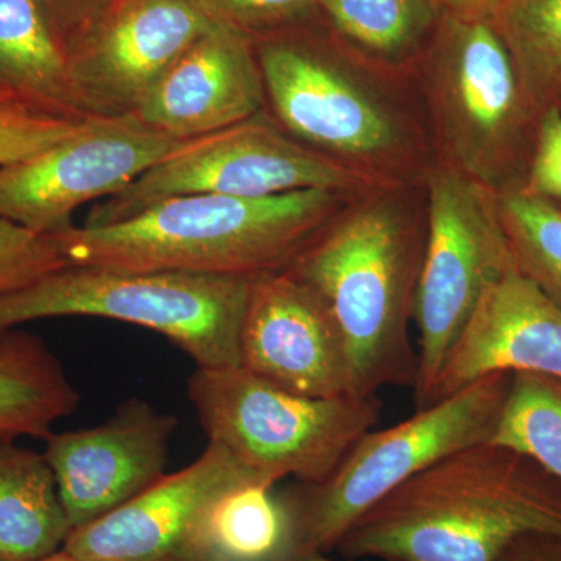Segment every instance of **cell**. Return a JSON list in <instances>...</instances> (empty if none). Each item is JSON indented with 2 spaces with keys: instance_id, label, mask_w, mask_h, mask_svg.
<instances>
[{
  "instance_id": "cell-23",
  "label": "cell",
  "mask_w": 561,
  "mask_h": 561,
  "mask_svg": "<svg viewBox=\"0 0 561 561\" xmlns=\"http://www.w3.org/2000/svg\"><path fill=\"white\" fill-rule=\"evenodd\" d=\"M493 21L538 116L561 108V0H502Z\"/></svg>"
},
{
  "instance_id": "cell-11",
  "label": "cell",
  "mask_w": 561,
  "mask_h": 561,
  "mask_svg": "<svg viewBox=\"0 0 561 561\" xmlns=\"http://www.w3.org/2000/svg\"><path fill=\"white\" fill-rule=\"evenodd\" d=\"M181 140L135 116L95 117L68 138L0 168V217L36 234L76 227L80 206L125 190Z\"/></svg>"
},
{
  "instance_id": "cell-21",
  "label": "cell",
  "mask_w": 561,
  "mask_h": 561,
  "mask_svg": "<svg viewBox=\"0 0 561 561\" xmlns=\"http://www.w3.org/2000/svg\"><path fill=\"white\" fill-rule=\"evenodd\" d=\"M328 28L360 58L413 76L442 20L438 0H317Z\"/></svg>"
},
{
  "instance_id": "cell-36",
  "label": "cell",
  "mask_w": 561,
  "mask_h": 561,
  "mask_svg": "<svg viewBox=\"0 0 561 561\" xmlns=\"http://www.w3.org/2000/svg\"><path fill=\"white\" fill-rule=\"evenodd\" d=\"M0 102H2V101H0Z\"/></svg>"
},
{
  "instance_id": "cell-5",
  "label": "cell",
  "mask_w": 561,
  "mask_h": 561,
  "mask_svg": "<svg viewBox=\"0 0 561 561\" xmlns=\"http://www.w3.org/2000/svg\"><path fill=\"white\" fill-rule=\"evenodd\" d=\"M413 80L435 161L497 197L522 190L540 116L493 18L443 10Z\"/></svg>"
},
{
  "instance_id": "cell-7",
  "label": "cell",
  "mask_w": 561,
  "mask_h": 561,
  "mask_svg": "<svg viewBox=\"0 0 561 561\" xmlns=\"http://www.w3.org/2000/svg\"><path fill=\"white\" fill-rule=\"evenodd\" d=\"M511 373H496L411 419L370 431L323 481L300 483L279 497L286 538L295 551H335L343 535L362 515L438 460L493 437Z\"/></svg>"
},
{
  "instance_id": "cell-33",
  "label": "cell",
  "mask_w": 561,
  "mask_h": 561,
  "mask_svg": "<svg viewBox=\"0 0 561 561\" xmlns=\"http://www.w3.org/2000/svg\"><path fill=\"white\" fill-rule=\"evenodd\" d=\"M41 561H81L73 559V557L68 556L66 552H57L54 556L47 557V559ZM142 561H216L210 560L209 557L203 556V553L186 551V552H176L171 553V556L158 557V559L151 560H142Z\"/></svg>"
},
{
  "instance_id": "cell-24",
  "label": "cell",
  "mask_w": 561,
  "mask_h": 561,
  "mask_svg": "<svg viewBox=\"0 0 561 561\" xmlns=\"http://www.w3.org/2000/svg\"><path fill=\"white\" fill-rule=\"evenodd\" d=\"M490 443L529 457L561 483V379L515 373Z\"/></svg>"
},
{
  "instance_id": "cell-6",
  "label": "cell",
  "mask_w": 561,
  "mask_h": 561,
  "mask_svg": "<svg viewBox=\"0 0 561 561\" xmlns=\"http://www.w3.org/2000/svg\"><path fill=\"white\" fill-rule=\"evenodd\" d=\"M253 278L66 265L0 295V334L61 317H95L169 339L197 368L241 367L239 334Z\"/></svg>"
},
{
  "instance_id": "cell-27",
  "label": "cell",
  "mask_w": 561,
  "mask_h": 561,
  "mask_svg": "<svg viewBox=\"0 0 561 561\" xmlns=\"http://www.w3.org/2000/svg\"><path fill=\"white\" fill-rule=\"evenodd\" d=\"M87 122L50 116L21 103L0 102V168L68 138Z\"/></svg>"
},
{
  "instance_id": "cell-14",
  "label": "cell",
  "mask_w": 561,
  "mask_h": 561,
  "mask_svg": "<svg viewBox=\"0 0 561 561\" xmlns=\"http://www.w3.org/2000/svg\"><path fill=\"white\" fill-rule=\"evenodd\" d=\"M239 354L243 370L290 393L353 397L341 332L319 295L290 272L251 279Z\"/></svg>"
},
{
  "instance_id": "cell-25",
  "label": "cell",
  "mask_w": 561,
  "mask_h": 561,
  "mask_svg": "<svg viewBox=\"0 0 561 561\" xmlns=\"http://www.w3.org/2000/svg\"><path fill=\"white\" fill-rule=\"evenodd\" d=\"M497 205L516 264L561 308V209L524 190L500 195Z\"/></svg>"
},
{
  "instance_id": "cell-22",
  "label": "cell",
  "mask_w": 561,
  "mask_h": 561,
  "mask_svg": "<svg viewBox=\"0 0 561 561\" xmlns=\"http://www.w3.org/2000/svg\"><path fill=\"white\" fill-rule=\"evenodd\" d=\"M271 490L247 483L221 494L195 527L191 551L216 561H271L286 538L283 508Z\"/></svg>"
},
{
  "instance_id": "cell-30",
  "label": "cell",
  "mask_w": 561,
  "mask_h": 561,
  "mask_svg": "<svg viewBox=\"0 0 561 561\" xmlns=\"http://www.w3.org/2000/svg\"><path fill=\"white\" fill-rule=\"evenodd\" d=\"M66 50L72 49L116 5L117 0H41Z\"/></svg>"
},
{
  "instance_id": "cell-26",
  "label": "cell",
  "mask_w": 561,
  "mask_h": 561,
  "mask_svg": "<svg viewBox=\"0 0 561 561\" xmlns=\"http://www.w3.org/2000/svg\"><path fill=\"white\" fill-rule=\"evenodd\" d=\"M66 265L51 236L36 234L0 217V295L22 289Z\"/></svg>"
},
{
  "instance_id": "cell-29",
  "label": "cell",
  "mask_w": 561,
  "mask_h": 561,
  "mask_svg": "<svg viewBox=\"0 0 561 561\" xmlns=\"http://www.w3.org/2000/svg\"><path fill=\"white\" fill-rule=\"evenodd\" d=\"M522 190L553 203L561 202V108L538 119L526 183Z\"/></svg>"
},
{
  "instance_id": "cell-4",
  "label": "cell",
  "mask_w": 561,
  "mask_h": 561,
  "mask_svg": "<svg viewBox=\"0 0 561 561\" xmlns=\"http://www.w3.org/2000/svg\"><path fill=\"white\" fill-rule=\"evenodd\" d=\"M362 195L330 190L262 198L186 195L121 224L73 227L51 238L68 265L256 278L286 271Z\"/></svg>"
},
{
  "instance_id": "cell-10",
  "label": "cell",
  "mask_w": 561,
  "mask_h": 561,
  "mask_svg": "<svg viewBox=\"0 0 561 561\" xmlns=\"http://www.w3.org/2000/svg\"><path fill=\"white\" fill-rule=\"evenodd\" d=\"M308 190L367 194L379 187L302 146L262 110L231 127L181 140L125 190L95 206L83 227L121 224L186 195L262 198Z\"/></svg>"
},
{
  "instance_id": "cell-8",
  "label": "cell",
  "mask_w": 561,
  "mask_h": 561,
  "mask_svg": "<svg viewBox=\"0 0 561 561\" xmlns=\"http://www.w3.org/2000/svg\"><path fill=\"white\" fill-rule=\"evenodd\" d=\"M186 391L208 442L271 489L323 481L381 416L376 397H301L242 367L197 368Z\"/></svg>"
},
{
  "instance_id": "cell-2",
  "label": "cell",
  "mask_w": 561,
  "mask_h": 561,
  "mask_svg": "<svg viewBox=\"0 0 561 561\" xmlns=\"http://www.w3.org/2000/svg\"><path fill=\"white\" fill-rule=\"evenodd\" d=\"M426 241L424 183L379 187L331 221L286 268L341 332L353 397L419 381L411 324Z\"/></svg>"
},
{
  "instance_id": "cell-32",
  "label": "cell",
  "mask_w": 561,
  "mask_h": 561,
  "mask_svg": "<svg viewBox=\"0 0 561 561\" xmlns=\"http://www.w3.org/2000/svg\"><path fill=\"white\" fill-rule=\"evenodd\" d=\"M443 10L453 13L474 14V16L493 18L502 0H438Z\"/></svg>"
},
{
  "instance_id": "cell-35",
  "label": "cell",
  "mask_w": 561,
  "mask_h": 561,
  "mask_svg": "<svg viewBox=\"0 0 561 561\" xmlns=\"http://www.w3.org/2000/svg\"><path fill=\"white\" fill-rule=\"evenodd\" d=\"M117 2H119V0H117ZM117 2H116V3H117Z\"/></svg>"
},
{
  "instance_id": "cell-12",
  "label": "cell",
  "mask_w": 561,
  "mask_h": 561,
  "mask_svg": "<svg viewBox=\"0 0 561 561\" xmlns=\"http://www.w3.org/2000/svg\"><path fill=\"white\" fill-rule=\"evenodd\" d=\"M216 21L205 0H119L68 51L70 79L88 116H133Z\"/></svg>"
},
{
  "instance_id": "cell-3",
  "label": "cell",
  "mask_w": 561,
  "mask_h": 561,
  "mask_svg": "<svg viewBox=\"0 0 561 561\" xmlns=\"http://www.w3.org/2000/svg\"><path fill=\"white\" fill-rule=\"evenodd\" d=\"M527 534L561 537V483L529 457L486 442L383 497L335 551L348 561H493Z\"/></svg>"
},
{
  "instance_id": "cell-34",
  "label": "cell",
  "mask_w": 561,
  "mask_h": 561,
  "mask_svg": "<svg viewBox=\"0 0 561 561\" xmlns=\"http://www.w3.org/2000/svg\"><path fill=\"white\" fill-rule=\"evenodd\" d=\"M330 553L316 552V551H295V549L280 548L278 552L273 556L271 561H332Z\"/></svg>"
},
{
  "instance_id": "cell-13",
  "label": "cell",
  "mask_w": 561,
  "mask_h": 561,
  "mask_svg": "<svg viewBox=\"0 0 561 561\" xmlns=\"http://www.w3.org/2000/svg\"><path fill=\"white\" fill-rule=\"evenodd\" d=\"M179 420L139 398L87 430L51 432L44 459L72 530L127 504L164 476Z\"/></svg>"
},
{
  "instance_id": "cell-18",
  "label": "cell",
  "mask_w": 561,
  "mask_h": 561,
  "mask_svg": "<svg viewBox=\"0 0 561 561\" xmlns=\"http://www.w3.org/2000/svg\"><path fill=\"white\" fill-rule=\"evenodd\" d=\"M0 101L70 121H90L65 44L41 0H0Z\"/></svg>"
},
{
  "instance_id": "cell-19",
  "label": "cell",
  "mask_w": 561,
  "mask_h": 561,
  "mask_svg": "<svg viewBox=\"0 0 561 561\" xmlns=\"http://www.w3.org/2000/svg\"><path fill=\"white\" fill-rule=\"evenodd\" d=\"M72 531L43 453L0 442V561H41Z\"/></svg>"
},
{
  "instance_id": "cell-1",
  "label": "cell",
  "mask_w": 561,
  "mask_h": 561,
  "mask_svg": "<svg viewBox=\"0 0 561 561\" xmlns=\"http://www.w3.org/2000/svg\"><path fill=\"white\" fill-rule=\"evenodd\" d=\"M305 21L253 36L265 110L280 128L375 187L423 183L435 162L415 80L371 65Z\"/></svg>"
},
{
  "instance_id": "cell-31",
  "label": "cell",
  "mask_w": 561,
  "mask_h": 561,
  "mask_svg": "<svg viewBox=\"0 0 561 561\" xmlns=\"http://www.w3.org/2000/svg\"><path fill=\"white\" fill-rule=\"evenodd\" d=\"M493 561H561V537L552 534L523 535Z\"/></svg>"
},
{
  "instance_id": "cell-28",
  "label": "cell",
  "mask_w": 561,
  "mask_h": 561,
  "mask_svg": "<svg viewBox=\"0 0 561 561\" xmlns=\"http://www.w3.org/2000/svg\"><path fill=\"white\" fill-rule=\"evenodd\" d=\"M205 3L214 16L251 36L297 24L317 11V0H205Z\"/></svg>"
},
{
  "instance_id": "cell-17",
  "label": "cell",
  "mask_w": 561,
  "mask_h": 561,
  "mask_svg": "<svg viewBox=\"0 0 561 561\" xmlns=\"http://www.w3.org/2000/svg\"><path fill=\"white\" fill-rule=\"evenodd\" d=\"M496 373L561 379V308L516 261L483 295L446 357L427 405Z\"/></svg>"
},
{
  "instance_id": "cell-9",
  "label": "cell",
  "mask_w": 561,
  "mask_h": 561,
  "mask_svg": "<svg viewBox=\"0 0 561 561\" xmlns=\"http://www.w3.org/2000/svg\"><path fill=\"white\" fill-rule=\"evenodd\" d=\"M423 183L426 241L413 305L416 411L430 402L438 373L483 295L515 264L497 195L438 161Z\"/></svg>"
},
{
  "instance_id": "cell-15",
  "label": "cell",
  "mask_w": 561,
  "mask_h": 561,
  "mask_svg": "<svg viewBox=\"0 0 561 561\" xmlns=\"http://www.w3.org/2000/svg\"><path fill=\"white\" fill-rule=\"evenodd\" d=\"M247 483L264 485L227 449L208 442L190 467L162 476L127 504L70 531L61 551L81 561H142L191 551L192 534L210 505Z\"/></svg>"
},
{
  "instance_id": "cell-16",
  "label": "cell",
  "mask_w": 561,
  "mask_h": 561,
  "mask_svg": "<svg viewBox=\"0 0 561 561\" xmlns=\"http://www.w3.org/2000/svg\"><path fill=\"white\" fill-rule=\"evenodd\" d=\"M265 110L253 36L217 21L173 62L133 116L151 130L187 140Z\"/></svg>"
},
{
  "instance_id": "cell-20",
  "label": "cell",
  "mask_w": 561,
  "mask_h": 561,
  "mask_svg": "<svg viewBox=\"0 0 561 561\" xmlns=\"http://www.w3.org/2000/svg\"><path fill=\"white\" fill-rule=\"evenodd\" d=\"M79 391L61 362L31 332L0 334V442L46 440L58 420L76 412Z\"/></svg>"
}]
</instances>
